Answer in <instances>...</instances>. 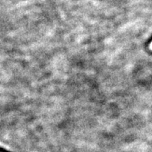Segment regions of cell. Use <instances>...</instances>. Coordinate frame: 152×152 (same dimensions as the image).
I'll return each instance as SVG.
<instances>
[{"mask_svg":"<svg viewBox=\"0 0 152 152\" xmlns=\"http://www.w3.org/2000/svg\"><path fill=\"white\" fill-rule=\"evenodd\" d=\"M0 152H10V151H6V149L2 148H0Z\"/></svg>","mask_w":152,"mask_h":152,"instance_id":"6da1fadb","label":"cell"}]
</instances>
